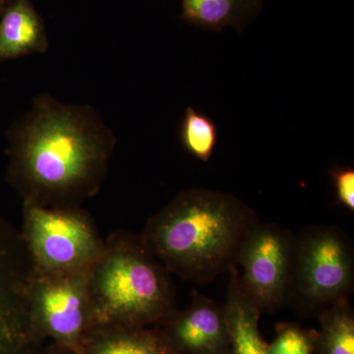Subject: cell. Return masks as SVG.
Returning <instances> with one entry per match:
<instances>
[{
    "label": "cell",
    "instance_id": "6",
    "mask_svg": "<svg viewBox=\"0 0 354 354\" xmlns=\"http://www.w3.org/2000/svg\"><path fill=\"white\" fill-rule=\"evenodd\" d=\"M91 269L51 274L32 271L30 326L39 344L50 341L59 354H84V339L91 329L92 315Z\"/></svg>",
    "mask_w": 354,
    "mask_h": 354
},
{
    "label": "cell",
    "instance_id": "16",
    "mask_svg": "<svg viewBox=\"0 0 354 354\" xmlns=\"http://www.w3.org/2000/svg\"><path fill=\"white\" fill-rule=\"evenodd\" d=\"M316 330L304 329L298 324L279 323L276 337L268 344V354H314Z\"/></svg>",
    "mask_w": 354,
    "mask_h": 354
},
{
    "label": "cell",
    "instance_id": "18",
    "mask_svg": "<svg viewBox=\"0 0 354 354\" xmlns=\"http://www.w3.org/2000/svg\"><path fill=\"white\" fill-rule=\"evenodd\" d=\"M9 1H10V0H0V16H1L2 12H3Z\"/></svg>",
    "mask_w": 354,
    "mask_h": 354
},
{
    "label": "cell",
    "instance_id": "8",
    "mask_svg": "<svg viewBox=\"0 0 354 354\" xmlns=\"http://www.w3.org/2000/svg\"><path fill=\"white\" fill-rule=\"evenodd\" d=\"M32 266L20 232L0 215V354H37L30 326Z\"/></svg>",
    "mask_w": 354,
    "mask_h": 354
},
{
    "label": "cell",
    "instance_id": "5",
    "mask_svg": "<svg viewBox=\"0 0 354 354\" xmlns=\"http://www.w3.org/2000/svg\"><path fill=\"white\" fill-rule=\"evenodd\" d=\"M20 234L36 274L90 270L106 245L80 207L48 208L23 203Z\"/></svg>",
    "mask_w": 354,
    "mask_h": 354
},
{
    "label": "cell",
    "instance_id": "14",
    "mask_svg": "<svg viewBox=\"0 0 354 354\" xmlns=\"http://www.w3.org/2000/svg\"><path fill=\"white\" fill-rule=\"evenodd\" d=\"M319 319L314 354H354V313L348 298L330 305Z\"/></svg>",
    "mask_w": 354,
    "mask_h": 354
},
{
    "label": "cell",
    "instance_id": "4",
    "mask_svg": "<svg viewBox=\"0 0 354 354\" xmlns=\"http://www.w3.org/2000/svg\"><path fill=\"white\" fill-rule=\"evenodd\" d=\"M353 244L342 230L315 225L295 235L292 274L288 302L314 316L348 298L353 290Z\"/></svg>",
    "mask_w": 354,
    "mask_h": 354
},
{
    "label": "cell",
    "instance_id": "7",
    "mask_svg": "<svg viewBox=\"0 0 354 354\" xmlns=\"http://www.w3.org/2000/svg\"><path fill=\"white\" fill-rule=\"evenodd\" d=\"M295 235L274 223L259 221L237 255L235 267L242 288L262 313L288 304Z\"/></svg>",
    "mask_w": 354,
    "mask_h": 354
},
{
    "label": "cell",
    "instance_id": "13",
    "mask_svg": "<svg viewBox=\"0 0 354 354\" xmlns=\"http://www.w3.org/2000/svg\"><path fill=\"white\" fill-rule=\"evenodd\" d=\"M261 0H181L180 20L206 31H243L262 9Z\"/></svg>",
    "mask_w": 354,
    "mask_h": 354
},
{
    "label": "cell",
    "instance_id": "10",
    "mask_svg": "<svg viewBox=\"0 0 354 354\" xmlns=\"http://www.w3.org/2000/svg\"><path fill=\"white\" fill-rule=\"evenodd\" d=\"M46 24L31 0H10L0 16V64L46 53Z\"/></svg>",
    "mask_w": 354,
    "mask_h": 354
},
{
    "label": "cell",
    "instance_id": "9",
    "mask_svg": "<svg viewBox=\"0 0 354 354\" xmlns=\"http://www.w3.org/2000/svg\"><path fill=\"white\" fill-rule=\"evenodd\" d=\"M158 328L181 354H230L225 310L204 295H195L187 309L176 310Z\"/></svg>",
    "mask_w": 354,
    "mask_h": 354
},
{
    "label": "cell",
    "instance_id": "12",
    "mask_svg": "<svg viewBox=\"0 0 354 354\" xmlns=\"http://www.w3.org/2000/svg\"><path fill=\"white\" fill-rule=\"evenodd\" d=\"M84 354H181L158 327H102L91 329Z\"/></svg>",
    "mask_w": 354,
    "mask_h": 354
},
{
    "label": "cell",
    "instance_id": "15",
    "mask_svg": "<svg viewBox=\"0 0 354 354\" xmlns=\"http://www.w3.org/2000/svg\"><path fill=\"white\" fill-rule=\"evenodd\" d=\"M179 141L191 157L209 162L218 143V127L209 116L187 106L179 127Z\"/></svg>",
    "mask_w": 354,
    "mask_h": 354
},
{
    "label": "cell",
    "instance_id": "11",
    "mask_svg": "<svg viewBox=\"0 0 354 354\" xmlns=\"http://www.w3.org/2000/svg\"><path fill=\"white\" fill-rule=\"evenodd\" d=\"M230 274L227 302L223 306L230 333V354H268V344L259 329L262 312L242 288L235 266Z\"/></svg>",
    "mask_w": 354,
    "mask_h": 354
},
{
    "label": "cell",
    "instance_id": "1",
    "mask_svg": "<svg viewBox=\"0 0 354 354\" xmlns=\"http://www.w3.org/2000/svg\"><path fill=\"white\" fill-rule=\"evenodd\" d=\"M6 181L22 198L48 208H70L101 189L115 134L88 104L37 95L9 127Z\"/></svg>",
    "mask_w": 354,
    "mask_h": 354
},
{
    "label": "cell",
    "instance_id": "3",
    "mask_svg": "<svg viewBox=\"0 0 354 354\" xmlns=\"http://www.w3.org/2000/svg\"><path fill=\"white\" fill-rule=\"evenodd\" d=\"M88 290L91 329L160 327L177 310L169 272L141 237L127 232L109 237L91 269Z\"/></svg>",
    "mask_w": 354,
    "mask_h": 354
},
{
    "label": "cell",
    "instance_id": "17",
    "mask_svg": "<svg viewBox=\"0 0 354 354\" xmlns=\"http://www.w3.org/2000/svg\"><path fill=\"white\" fill-rule=\"evenodd\" d=\"M334 184L335 200L349 211H354V169L353 167L335 165L329 171Z\"/></svg>",
    "mask_w": 354,
    "mask_h": 354
},
{
    "label": "cell",
    "instance_id": "19",
    "mask_svg": "<svg viewBox=\"0 0 354 354\" xmlns=\"http://www.w3.org/2000/svg\"><path fill=\"white\" fill-rule=\"evenodd\" d=\"M43 354H59V353H57V349L53 348V346H50V348L48 349V351H46V353H44Z\"/></svg>",
    "mask_w": 354,
    "mask_h": 354
},
{
    "label": "cell",
    "instance_id": "2",
    "mask_svg": "<svg viewBox=\"0 0 354 354\" xmlns=\"http://www.w3.org/2000/svg\"><path fill=\"white\" fill-rule=\"evenodd\" d=\"M257 214L239 198L191 188L149 218L141 241L165 270L206 283L235 263Z\"/></svg>",
    "mask_w": 354,
    "mask_h": 354
}]
</instances>
